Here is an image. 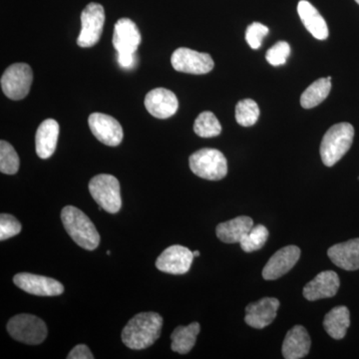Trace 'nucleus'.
Masks as SVG:
<instances>
[{"mask_svg": "<svg viewBox=\"0 0 359 359\" xmlns=\"http://www.w3.org/2000/svg\"><path fill=\"white\" fill-rule=\"evenodd\" d=\"M163 323L164 321L159 313L136 314L123 330V344L135 351L148 348L159 339L162 332Z\"/></svg>", "mask_w": 359, "mask_h": 359, "instance_id": "f257e3e1", "label": "nucleus"}, {"mask_svg": "<svg viewBox=\"0 0 359 359\" xmlns=\"http://www.w3.org/2000/svg\"><path fill=\"white\" fill-rule=\"evenodd\" d=\"M63 226L79 247L94 250L100 244V235L91 219L81 210L67 205L61 212Z\"/></svg>", "mask_w": 359, "mask_h": 359, "instance_id": "f03ea898", "label": "nucleus"}, {"mask_svg": "<svg viewBox=\"0 0 359 359\" xmlns=\"http://www.w3.org/2000/svg\"><path fill=\"white\" fill-rule=\"evenodd\" d=\"M141 33L136 23L129 18L116 22L113 46L117 51V61L123 69H132L136 65V51L141 44Z\"/></svg>", "mask_w": 359, "mask_h": 359, "instance_id": "7ed1b4c3", "label": "nucleus"}, {"mask_svg": "<svg viewBox=\"0 0 359 359\" xmlns=\"http://www.w3.org/2000/svg\"><path fill=\"white\" fill-rule=\"evenodd\" d=\"M354 128L349 123H339L328 130L320 145L323 164L332 167L348 152L353 145Z\"/></svg>", "mask_w": 359, "mask_h": 359, "instance_id": "20e7f679", "label": "nucleus"}, {"mask_svg": "<svg viewBox=\"0 0 359 359\" xmlns=\"http://www.w3.org/2000/svg\"><path fill=\"white\" fill-rule=\"evenodd\" d=\"M190 168L200 178L219 181L228 174V162L221 151L204 148L191 155Z\"/></svg>", "mask_w": 359, "mask_h": 359, "instance_id": "39448f33", "label": "nucleus"}, {"mask_svg": "<svg viewBox=\"0 0 359 359\" xmlns=\"http://www.w3.org/2000/svg\"><path fill=\"white\" fill-rule=\"evenodd\" d=\"M92 198L104 211L116 214L122 207L120 183L112 175H97L89 183Z\"/></svg>", "mask_w": 359, "mask_h": 359, "instance_id": "423d86ee", "label": "nucleus"}, {"mask_svg": "<svg viewBox=\"0 0 359 359\" xmlns=\"http://www.w3.org/2000/svg\"><path fill=\"white\" fill-rule=\"evenodd\" d=\"M7 332L13 339L22 344L36 346L47 337V327L41 318L32 314H18L7 323Z\"/></svg>", "mask_w": 359, "mask_h": 359, "instance_id": "0eeeda50", "label": "nucleus"}, {"mask_svg": "<svg viewBox=\"0 0 359 359\" xmlns=\"http://www.w3.org/2000/svg\"><path fill=\"white\" fill-rule=\"evenodd\" d=\"M33 81L32 67L25 63L9 66L1 76V88L11 100H22L28 95Z\"/></svg>", "mask_w": 359, "mask_h": 359, "instance_id": "6e6552de", "label": "nucleus"}, {"mask_svg": "<svg viewBox=\"0 0 359 359\" xmlns=\"http://www.w3.org/2000/svg\"><path fill=\"white\" fill-rule=\"evenodd\" d=\"M105 22V11L101 4L91 2L81 13V32L77 39L78 46L89 48L100 40Z\"/></svg>", "mask_w": 359, "mask_h": 359, "instance_id": "1a4fd4ad", "label": "nucleus"}, {"mask_svg": "<svg viewBox=\"0 0 359 359\" xmlns=\"http://www.w3.org/2000/svg\"><path fill=\"white\" fill-rule=\"evenodd\" d=\"M172 66L179 72L188 74H207L214 69V60L208 53H202L190 48L176 49L171 57Z\"/></svg>", "mask_w": 359, "mask_h": 359, "instance_id": "9d476101", "label": "nucleus"}, {"mask_svg": "<svg viewBox=\"0 0 359 359\" xmlns=\"http://www.w3.org/2000/svg\"><path fill=\"white\" fill-rule=\"evenodd\" d=\"M88 124L92 134L104 145L116 147L121 144L124 132L121 124L112 116L93 113L89 116Z\"/></svg>", "mask_w": 359, "mask_h": 359, "instance_id": "9b49d317", "label": "nucleus"}, {"mask_svg": "<svg viewBox=\"0 0 359 359\" xmlns=\"http://www.w3.org/2000/svg\"><path fill=\"white\" fill-rule=\"evenodd\" d=\"M193 252L183 245L168 248L156 261V268L171 275H185L190 271L194 259Z\"/></svg>", "mask_w": 359, "mask_h": 359, "instance_id": "f8f14e48", "label": "nucleus"}, {"mask_svg": "<svg viewBox=\"0 0 359 359\" xmlns=\"http://www.w3.org/2000/svg\"><path fill=\"white\" fill-rule=\"evenodd\" d=\"M13 282L20 290L39 297H56L65 292L62 283L47 276L20 273L14 276Z\"/></svg>", "mask_w": 359, "mask_h": 359, "instance_id": "ddd939ff", "label": "nucleus"}, {"mask_svg": "<svg viewBox=\"0 0 359 359\" xmlns=\"http://www.w3.org/2000/svg\"><path fill=\"white\" fill-rule=\"evenodd\" d=\"M145 107L151 115L158 119H168L176 114L179 101L171 90L156 88L146 95Z\"/></svg>", "mask_w": 359, "mask_h": 359, "instance_id": "4468645a", "label": "nucleus"}, {"mask_svg": "<svg viewBox=\"0 0 359 359\" xmlns=\"http://www.w3.org/2000/svg\"><path fill=\"white\" fill-rule=\"evenodd\" d=\"M301 257V250L297 245H287L276 252L269 259L263 269L264 280H273L289 273Z\"/></svg>", "mask_w": 359, "mask_h": 359, "instance_id": "2eb2a0df", "label": "nucleus"}, {"mask_svg": "<svg viewBox=\"0 0 359 359\" xmlns=\"http://www.w3.org/2000/svg\"><path fill=\"white\" fill-rule=\"evenodd\" d=\"M278 308V299L275 297H264L247 306L245 321L250 327L262 330L275 320Z\"/></svg>", "mask_w": 359, "mask_h": 359, "instance_id": "dca6fc26", "label": "nucleus"}, {"mask_svg": "<svg viewBox=\"0 0 359 359\" xmlns=\"http://www.w3.org/2000/svg\"><path fill=\"white\" fill-rule=\"evenodd\" d=\"M339 278L335 271H323L306 283L304 287V297L311 302L332 297L339 292Z\"/></svg>", "mask_w": 359, "mask_h": 359, "instance_id": "f3484780", "label": "nucleus"}, {"mask_svg": "<svg viewBox=\"0 0 359 359\" xmlns=\"http://www.w3.org/2000/svg\"><path fill=\"white\" fill-rule=\"evenodd\" d=\"M59 124L54 119L42 122L35 135L36 154L41 159H48L55 152L59 137Z\"/></svg>", "mask_w": 359, "mask_h": 359, "instance_id": "a211bd4d", "label": "nucleus"}, {"mask_svg": "<svg viewBox=\"0 0 359 359\" xmlns=\"http://www.w3.org/2000/svg\"><path fill=\"white\" fill-rule=\"evenodd\" d=\"M311 341L309 332L302 325H295L283 340V355L285 359H301L308 355Z\"/></svg>", "mask_w": 359, "mask_h": 359, "instance_id": "6ab92c4d", "label": "nucleus"}, {"mask_svg": "<svg viewBox=\"0 0 359 359\" xmlns=\"http://www.w3.org/2000/svg\"><path fill=\"white\" fill-rule=\"evenodd\" d=\"M332 263L346 271L359 269V238L332 245L327 252Z\"/></svg>", "mask_w": 359, "mask_h": 359, "instance_id": "aec40b11", "label": "nucleus"}, {"mask_svg": "<svg viewBox=\"0 0 359 359\" xmlns=\"http://www.w3.org/2000/svg\"><path fill=\"white\" fill-rule=\"evenodd\" d=\"M297 13L301 18L302 22L309 32L318 40H325L328 37V27L325 18L316 8L306 0H301L297 4Z\"/></svg>", "mask_w": 359, "mask_h": 359, "instance_id": "412c9836", "label": "nucleus"}, {"mask_svg": "<svg viewBox=\"0 0 359 359\" xmlns=\"http://www.w3.org/2000/svg\"><path fill=\"white\" fill-rule=\"evenodd\" d=\"M254 226V222L250 217H238L218 224L217 226V237L226 244H240L244 236L249 233Z\"/></svg>", "mask_w": 359, "mask_h": 359, "instance_id": "4be33fe9", "label": "nucleus"}, {"mask_svg": "<svg viewBox=\"0 0 359 359\" xmlns=\"http://www.w3.org/2000/svg\"><path fill=\"white\" fill-rule=\"evenodd\" d=\"M351 325V313L346 306H337L325 316L323 327L330 337L342 339Z\"/></svg>", "mask_w": 359, "mask_h": 359, "instance_id": "5701e85b", "label": "nucleus"}, {"mask_svg": "<svg viewBox=\"0 0 359 359\" xmlns=\"http://www.w3.org/2000/svg\"><path fill=\"white\" fill-rule=\"evenodd\" d=\"M200 330V325L198 323H191L187 327H177L171 334L172 351L180 354L190 353L197 342Z\"/></svg>", "mask_w": 359, "mask_h": 359, "instance_id": "b1692460", "label": "nucleus"}, {"mask_svg": "<svg viewBox=\"0 0 359 359\" xmlns=\"http://www.w3.org/2000/svg\"><path fill=\"white\" fill-rule=\"evenodd\" d=\"M332 90V82L327 78H320L304 90L301 96V105L304 109H311L325 101Z\"/></svg>", "mask_w": 359, "mask_h": 359, "instance_id": "393cba45", "label": "nucleus"}, {"mask_svg": "<svg viewBox=\"0 0 359 359\" xmlns=\"http://www.w3.org/2000/svg\"><path fill=\"white\" fill-rule=\"evenodd\" d=\"M194 131L202 138H212L222 133V125L214 113L205 111L196 119Z\"/></svg>", "mask_w": 359, "mask_h": 359, "instance_id": "a878e982", "label": "nucleus"}, {"mask_svg": "<svg viewBox=\"0 0 359 359\" xmlns=\"http://www.w3.org/2000/svg\"><path fill=\"white\" fill-rule=\"evenodd\" d=\"M269 231L263 224L252 226L247 235L240 242L241 248L245 252H256L261 250L269 238Z\"/></svg>", "mask_w": 359, "mask_h": 359, "instance_id": "bb28decb", "label": "nucleus"}, {"mask_svg": "<svg viewBox=\"0 0 359 359\" xmlns=\"http://www.w3.org/2000/svg\"><path fill=\"white\" fill-rule=\"evenodd\" d=\"M259 117V106L252 99H245L236 106V120L241 126H252L256 124Z\"/></svg>", "mask_w": 359, "mask_h": 359, "instance_id": "cd10ccee", "label": "nucleus"}, {"mask_svg": "<svg viewBox=\"0 0 359 359\" xmlns=\"http://www.w3.org/2000/svg\"><path fill=\"white\" fill-rule=\"evenodd\" d=\"M20 161L15 149L8 142H0V171L6 175L18 173Z\"/></svg>", "mask_w": 359, "mask_h": 359, "instance_id": "c85d7f7f", "label": "nucleus"}, {"mask_svg": "<svg viewBox=\"0 0 359 359\" xmlns=\"http://www.w3.org/2000/svg\"><path fill=\"white\" fill-rule=\"evenodd\" d=\"M290 54V46L287 42H276L266 52V61L273 66L285 65Z\"/></svg>", "mask_w": 359, "mask_h": 359, "instance_id": "c756f323", "label": "nucleus"}, {"mask_svg": "<svg viewBox=\"0 0 359 359\" xmlns=\"http://www.w3.org/2000/svg\"><path fill=\"white\" fill-rule=\"evenodd\" d=\"M21 224L13 215L1 214L0 216V240L15 237L21 231Z\"/></svg>", "mask_w": 359, "mask_h": 359, "instance_id": "7c9ffc66", "label": "nucleus"}, {"mask_svg": "<svg viewBox=\"0 0 359 359\" xmlns=\"http://www.w3.org/2000/svg\"><path fill=\"white\" fill-rule=\"evenodd\" d=\"M269 29L266 25L259 22H254L247 28L245 40H247L250 48L257 50V49L262 46L263 39L269 34Z\"/></svg>", "mask_w": 359, "mask_h": 359, "instance_id": "2f4dec72", "label": "nucleus"}, {"mask_svg": "<svg viewBox=\"0 0 359 359\" xmlns=\"http://www.w3.org/2000/svg\"><path fill=\"white\" fill-rule=\"evenodd\" d=\"M68 359H93L94 355L85 344H78L67 355Z\"/></svg>", "mask_w": 359, "mask_h": 359, "instance_id": "473e14b6", "label": "nucleus"}, {"mask_svg": "<svg viewBox=\"0 0 359 359\" xmlns=\"http://www.w3.org/2000/svg\"><path fill=\"white\" fill-rule=\"evenodd\" d=\"M194 257H200V252L199 250H195V252H193Z\"/></svg>", "mask_w": 359, "mask_h": 359, "instance_id": "72a5a7b5", "label": "nucleus"}, {"mask_svg": "<svg viewBox=\"0 0 359 359\" xmlns=\"http://www.w3.org/2000/svg\"><path fill=\"white\" fill-rule=\"evenodd\" d=\"M327 79H328V80H330V81H332V76H328V77H327Z\"/></svg>", "mask_w": 359, "mask_h": 359, "instance_id": "f704fd0d", "label": "nucleus"}, {"mask_svg": "<svg viewBox=\"0 0 359 359\" xmlns=\"http://www.w3.org/2000/svg\"><path fill=\"white\" fill-rule=\"evenodd\" d=\"M107 255H108V256H110V255H111V252H110V250H108V252H107Z\"/></svg>", "mask_w": 359, "mask_h": 359, "instance_id": "c9c22d12", "label": "nucleus"}, {"mask_svg": "<svg viewBox=\"0 0 359 359\" xmlns=\"http://www.w3.org/2000/svg\"><path fill=\"white\" fill-rule=\"evenodd\" d=\"M355 1H356V4H359V0H355Z\"/></svg>", "mask_w": 359, "mask_h": 359, "instance_id": "e433bc0d", "label": "nucleus"}]
</instances>
